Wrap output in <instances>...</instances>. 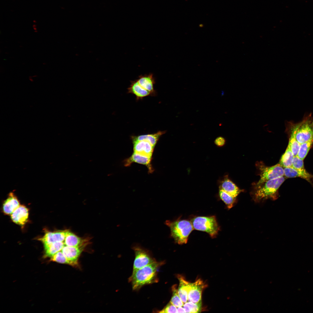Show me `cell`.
I'll use <instances>...</instances> for the list:
<instances>
[{"label":"cell","instance_id":"6da1fadb","mask_svg":"<svg viewBox=\"0 0 313 313\" xmlns=\"http://www.w3.org/2000/svg\"><path fill=\"white\" fill-rule=\"evenodd\" d=\"M163 263L155 261L132 273L129 281L132 283L133 290H138L145 285L157 282V270Z\"/></svg>","mask_w":313,"mask_h":313},{"label":"cell","instance_id":"7a4b0ae2","mask_svg":"<svg viewBox=\"0 0 313 313\" xmlns=\"http://www.w3.org/2000/svg\"><path fill=\"white\" fill-rule=\"evenodd\" d=\"M285 180V177L283 176L256 185L251 193L253 199L257 203L267 199L276 200L279 196L278 189Z\"/></svg>","mask_w":313,"mask_h":313},{"label":"cell","instance_id":"3957f363","mask_svg":"<svg viewBox=\"0 0 313 313\" xmlns=\"http://www.w3.org/2000/svg\"><path fill=\"white\" fill-rule=\"evenodd\" d=\"M286 130L292 133L300 144L313 140V117L310 114L298 123L288 122Z\"/></svg>","mask_w":313,"mask_h":313},{"label":"cell","instance_id":"277c9868","mask_svg":"<svg viewBox=\"0 0 313 313\" xmlns=\"http://www.w3.org/2000/svg\"><path fill=\"white\" fill-rule=\"evenodd\" d=\"M165 224L170 228V235L176 243L186 244L194 228L191 221L178 218L174 221L167 220Z\"/></svg>","mask_w":313,"mask_h":313},{"label":"cell","instance_id":"5b68a950","mask_svg":"<svg viewBox=\"0 0 313 313\" xmlns=\"http://www.w3.org/2000/svg\"><path fill=\"white\" fill-rule=\"evenodd\" d=\"M191 222L194 229L207 233L212 238L216 237L220 230L214 216H195Z\"/></svg>","mask_w":313,"mask_h":313},{"label":"cell","instance_id":"8992f818","mask_svg":"<svg viewBox=\"0 0 313 313\" xmlns=\"http://www.w3.org/2000/svg\"><path fill=\"white\" fill-rule=\"evenodd\" d=\"M260 165L259 167L260 178L256 185L284 176V168L279 163L270 167L266 166L262 164Z\"/></svg>","mask_w":313,"mask_h":313},{"label":"cell","instance_id":"52a82bcc","mask_svg":"<svg viewBox=\"0 0 313 313\" xmlns=\"http://www.w3.org/2000/svg\"><path fill=\"white\" fill-rule=\"evenodd\" d=\"M133 248L135 258L132 273L138 269L156 261L149 253L143 249L138 246H134Z\"/></svg>","mask_w":313,"mask_h":313},{"label":"cell","instance_id":"ba28073f","mask_svg":"<svg viewBox=\"0 0 313 313\" xmlns=\"http://www.w3.org/2000/svg\"><path fill=\"white\" fill-rule=\"evenodd\" d=\"M152 159V157L134 152L129 157L124 160L123 163L126 167L133 163L144 165L148 168L149 172L152 173L154 170L151 164Z\"/></svg>","mask_w":313,"mask_h":313},{"label":"cell","instance_id":"9c48e42d","mask_svg":"<svg viewBox=\"0 0 313 313\" xmlns=\"http://www.w3.org/2000/svg\"><path fill=\"white\" fill-rule=\"evenodd\" d=\"M86 243L77 247L64 246L61 252L72 263V266H78V259L83 250Z\"/></svg>","mask_w":313,"mask_h":313},{"label":"cell","instance_id":"30bf717a","mask_svg":"<svg viewBox=\"0 0 313 313\" xmlns=\"http://www.w3.org/2000/svg\"><path fill=\"white\" fill-rule=\"evenodd\" d=\"M217 184L219 189L223 190L235 198L242 191L229 178L227 175L219 179Z\"/></svg>","mask_w":313,"mask_h":313},{"label":"cell","instance_id":"8fae6325","mask_svg":"<svg viewBox=\"0 0 313 313\" xmlns=\"http://www.w3.org/2000/svg\"><path fill=\"white\" fill-rule=\"evenodd\" d=\"M205 285L203 281L199 279L195 282L191 283L188 292V301L195 303L201 302V295Z\"/></svg>","mask_w":313,"mask_h":313},{"label":"cell","instance_id":"7c38bea8","mask_svg":"<svg viewBox=\"0 0 313 313\" xmlns=\"http://www.w3.org/2000/svg\"><path fill=\"white\" fill-rule=\"evenodd\" d=\"M134 152L152 157L154 147L145 140L132 141Z\"/></svg>","mask_w":313,"mask_h":313},{"label":"cell","instance_id":"4fadbf2b","mask_svg":"<svg viewBox=\"0 0 313 313\" xmlns=\"http://www.w3.org/2000/svg\"><path fill=\"white\" fill-rule=\"evenodd\" d=\"M137 80L142 87L150 93L152 96L156 95V93L154 88L155 80L153 74L150 73L148 74L141 75Z\"/></svg>","mask_w":313,"mask_h":313},{"label":"cell","instance_id":"5bb4252c","mask_svg":"<svg viewBox=\"0 0 313 313\" xmlns=\"http://www.w3.org/2000/svg\"><path fill=\"white\" fill-rule=\"evenodd\" d=\"M11 214V219L14 222L23 225L28 221V210L25 206L20 205Z\"/></svg>","mask_w":313,"mask_h":313},{"label":"cell","instance_id":"9a60e30c","mask_svg":"<svg viewBox=\"0 0 313 313\" xmlns=\"http://www.w3.org/2000/svg\"><path fill=\"white\" fill-rule=\"evenodd\" d=\"M68 231L47 232L39 240L42 241L44 245L56 242H63L65 240Z\"/></svg>","mask_w":313,"mask_h":313},{"label":"cell","instance_id":"2e32d148","mask_svg":"<svg viewBox=\"0 0 313 313\" xmlns=\"http://www.w3.org/2000/svg\"><path fill=\"white\" fill-rule=\"evenodd\" d=\"M131 83L128 88V93L134 95L137 100L142 99L143 98L151 96L150 93L142 87L137 79L130 81Z\"/></svg>","mask_w":313,"mask_h":313},{"label":"cell","instance_id":"e0dca14e","mask_svg":"<svg viewBox=\"0 0 313 313\" xmlns=\"http://www.w3.org/2000/svg\"><path fill=\"white\" fill-rule=\"evenodd\" d=\"M20 205L19 201L16 196L13 193L10 192L3 203V211L6 214H10Z\"/></svg>","mask_w":313,"mask_h":313},{"label":"cell","instance_id":"ac0fdd59","mask_svg":"<svg viewBox=\"0 0 313 313\" xmlns=\"http://www.w3.org/2000/svg\"><path fill=\"white\" fill-rule=\"evenodd\" d=\"M284 176L288 178L300 177L307 181L310 182L313 179V175L308 173L306 170L301 171L298 170L292 167L285 168Z\"/></svg>","mask_w":313,"mask_h":313},{"label":"cell","instance_id":"d6986e66","mask_svg":"<svg viewBox=\"0 0 313 313\" xmlns=\"http://www.w3.org/2000/svg\"><path fill=\"white\" fill-rule=\"evenodd\" d=\"M166 132V131H159L156 133L131 137L132 141L145 140L149 142L154 147L160 137Z\"/></svg>","mask_w":313,"mask_h":313},{"label":"cell","instance_id":"ffe728a7","mask_svg":"<svg viewBox=\"0 0 313 313\" xmlns=\"http://www.w3.org/2000/svg\"><path fill=\"white\" fill-rule=\"evenodd\" d=\"M179 285L178 290L179 295L184 303L188 301V292L190 287L191 283L186 281L182 277L178 276Z\"/></svg>","mask_w":313,"mask_h":313},{"label":"cell","instance_id":"44dd1931","mask_svg":"<svg viewBox=\"0 0 313 313\" xmlns=\"http://www.w3.org/2000/svg\"><path fill=\"white\" fill-rule=\"evenodd\" d=\"M64 243L59 242L44 244L45 257H51L61 250L64 246Z\"/></svg>","mask_w":313,"mask_h":313},{"label":"cell","instance_id":"7402d4cb","mask_svg":"<svg viewBox=\"0 0 313 313\" xmlns=\"http://www.w3.org/2000/svg\"><path fill=\"white\" fill-rule=\"evenodd\" d=\"M85 243H86V241L82 240L73 233L68 231L64 242L66 246L77 247Z\"/></svg>","mask_w":313,"mask_h":313},{"label":"cell","instance_id":"603a6c76","mask_svg":"<svg viewBox=\"0 0 313 313\" xmlns=\"http://www.w3.org/2000/svg\"><path fill=\"white\" fill-rule=\"evenodd\" d=\"M294 156L290 147L288 145L285 152L281 158L279 163L284 168L292 167Z\"/></svg>","mask_w":313,"mask_h":313},{"label":"cell","instance_id":"cb8c5ba5","mask_svg":"<svg viewBox=\"0 0 313 313\" xmlns=\"http://www.w3.org/2000/svg\"><path fill=\"white\" fill-rule=\"evenodd\" d=\"M218 194L220 199L224 203L228 209H230L233 206L236 198L220 189H219Z\"/></svg>","mask_w":313,"mask_h":313},{"label":"cell","instance_id":"d4e9b609","mask_svg":"<svg viewBox=\"0 0 313 313\" xmlns=\"http://www.w3.org/2000/svg\"><path fill=\"white\" fill-rule=\"evenodd\" d=\"M201 302L195 303L187 301L184 303L183 307L186 313H199L201 310Z\"/></svg>","mask_w":313,"mask_h":313},{"label":"cell","instance_id":"484cf974","mask_svg":"<svg viewBox=\"0 0 313 313\" xmlns=\"http://www.w3.org/2000/svg\"><path fill=\"white\" fill-rule=\"evenodd\" d=\"M313 143V140L301 144L297 156L303 160L307 156Z\"/></svg>","mask_w":313,"mask_h":313},{"label":"cell","instance_id":"4316f807","mask_svg":"<svg viewBox=\"0 0 313 313\" xmlns=\"http://www.w3.org/2000/svg\"><path fill=\"white\" fill-rule=\"evenodd\" d=\"M289 132L290 134L288 145L290 147L294 156H297L301 144L297 141L292 133L290 132Z\"/></svg>","mask_w":313,"mask_h":313},{"label":"cell","instance_id":"83f0119b","mask_svg":"<svg viewBox=\"0 0 313 313\" xmlns=\"http://www.w3.org/2000/svg\"><path fill=\"white\" fill-rule=\"evenodd\" d=\"M172 294L170 302L176 307H182L184 303L181 299L178 293V290L176 285H174L172 287Z\"/></svg>","mask_w":313,"mask_h":313},{"label":"cell","instance_id":"f1b7e54d","mask_svg":"<svg viewBox=\"0 0 313 313\" xmlns=\"http://www.w3.org/2000/svg\"><path fill=\"white\" fill-rule=\"evenodd\" d=\"M51 260L59 263L69 264L72 266V264L64 256L62 252H57L51 257Z\"/></svg>","mask_w":313,"mask_h":313},{"label":"cell","instance_id":"f546056e","mask_svg":"<svg viewBox=\"0 0 313 313\" xmlns=\"http://www.w3.org/2000/svg\"><path fill=\"white\" fill-rule=\"evenodd\" d=\"M292 167L294 169L301 171H306L304 165L303 160L298 156H294L292 163Z\"/></svg>","mask_w":313,"mask_h":313},{"label":"cell","instance_id":"4dcf8cb0","mask_svg":"<svg viewBox=\"0 0 313 313\" xmlns=\"http://www.w3.org/2000/svg\"><path fill=\"white\" fill-rule=\"evenodd\" d=\"M159 313H177V307L170 302Z\"/></svg>","mask_w":313,"mask_h":313},{"label":"cell","instance_id":"1f68e13d","mask_svg":"<svg viewBox=\"0 0 313 313\" xmlns=\"http://www.w3.org/2000/svg\"><path fill=\"white\" fill-rule=\"evenodd\" d=\"M225 140L223 137L219 136L217 137L214 141L215 145L218 147H221L224 146L225 143Z\"/></svg>","mask_w":313,"mask_h":313},{"label":"cell","instance_id":"d6a6232c","mask_svg":"<svg viewBox=\"0 0 313 313\" xmlns=\"http://www.w3.org/2000/svg\"><path fill=\"white\" fill-rule=\"evenodd\" d=\"M177 313L186 312L184 308L182 307H177Z\"/></svg>","mask_w":313,"mask_h":313},{"label":"cell","instance_id":"836d02e7","mask_svg":"<svg viewBox=\"0 0 313 313\" xmlns=\"http://www.w3.org/2000/svg\"><path fill=\"white\" fill-rule=\"evenodd\" d=\"M37 75H34V76H33V77H37Z\"/></svg>","mask_w":313,"mask_h":313}]
</instances>
